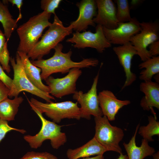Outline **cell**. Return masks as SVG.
<instances>
[{"label": "cell", "instance_id": "cell-1", "mask_svg": "<svg viewBox=\"0 0 159 159\" xmlns=\"http://www.w3.org/2000/svg\"><path fill=\"white\" fill-rule=\"evenodd\" d=\"M63 49V45L59 43L54 48L55 52L52 57L46 59H42L31 61L33 65L41 69L42 80H45L54 73L65 74L73 68H90L96 67L99 64L98 60L92 58H85L80 62H74L71 59L72 51L70 50L64 53L62 52Z\"/></svg>", "mask_w": 159, "mask_h": 159}, {"label": "cell", "instance_id": "cell-2", "mask_svg": "<svg viewBox=\"0 0 159 159\" xmlns=\"http://www.w3.org/2000/svg\"><path fill=\"white\" fill-rule=\"evenodd\" d=\"M73 28L70 25L64 26L57 15H54L53 22L48 30L27 54L32 60L40 59L48 54L65 37L72 34Z\"/></svg>", "mask_w": 159, "mask_h": 159}, {"label": "cell", "instance_id": "cell-3", "mask_svg": "<svg viewBox=\"0 0 159 159\" xmlns=\"http://www.w3.org/2000/svg\"><path fill=\"white\" fill-rule=\"evenodd\" d=\"M51 14L43 11L17 28L19 42L17 51L28 53L39 41L44 30L51 24L49 21Z\"/></svg>", "mask_w": 159, "mask_h": 159}, {"label": "cell", "instance_id": "cell-4", "mask_svg": "<svg viewBox=\"0 0 159 159\" xmlns=\"http://www.w3.org/2000/svg\"><path fill=\"white\" fill-rule=\"evenodd\" d=\"M32 109L37 115L41 121V128L39 131L34 135H25L24 140L32 148L37 149L40 147L46 140H49L52 148L58 149L64 145L67 141L66 135L61 131L62 126L46 119L42 114L32 105L29 104Z\"/></svg>", "mask_w": 159, "mask_h": 159}, {"label": "cell", "instance_id": "cell-5", "mask_svg": "<svg viewBox=\"0 0 159 159\" xmlns=\"http://www.w3.org/2000/svg\"><path fill=\"white\" fill-rule=\"evenodd\" d=\"M10 61L14 71V78L8 97H17L21 92L25 91L39 97L48 103L55 100L53 96L38 89L29 80L25 73L23 64L17 52L16 61L14 57H11Z\"/></svg>", "mask_w": 159, "mask_h": 159}, {"label": "cell", "instance_id": "cell-6", "mask_svg": "<svg viewBox=\"0 0 159 159\" xmlns=\"http://www.w3.org/2000/svg\"><path fill=\"white\" fill-rule=\"evenodd\" d=\"M26 98L29 104L32 105L42 113H44L56 123H60L64 119L79 120L81 118L80 108L77 102L67 101L45 103L33 98L30 100Z\"/></svg>", "mask_w": 159, "mask_h": 159}, {"label": "cell", "instance_id": "cell-7", "mask_svg": "<svg viewBox=\"0 0 159 159\" xmlns=\"http://www.w3.org/2000/svg\"><path fill=\"white\" fill-rule=\"evenodd\" d=\"M95 133L94 137L107 151H113L119 153H122L119 144L124 136L121 128L112 125L107 117H94Z\"/></svg>", "mask_w": 159, "mask_h": 159}, {"label": "cell", "instance_id": "cell-8", "mask_svg": "<svg viewBox=\"0 0 159 159\" xmlns=\"http://www.w3.org/2000/svg\"><path fill=\"white\" fill-rule=\"evenodd\" d=\"M141 31L133 36L130 42L135 47L137 55L144 62L151 58L148 47L154 42L159 40V24L156 21L140 23Z\"/></svg>", "mask_w": 159, "mask_h": 159}, {"label": "cell", "instance_id": "cell-9", "mask_svg": "<svg viewBox=\"0 0 159 159\" xmlns=\"http://www.w3.org/2000/svg\"><path fill=\"white\" fill-rule=\"evenodd\" d=\"M67 42L74 44L73 46L78 49L90 47L95 49L100 53H102L106 48L111 46V44L106 38L103 32V27L97 25L95 32L93 33L90 31L82 33L76 32L72 37L67 39Z\"/></svg>", "mask_w": 159, "mask_h": 159}, {"label": "cell", "instance_id": "cell-10", "mask_svg": "<svg viewBox=\"0 0 159 159\" xmlns=\"http://www.w3.org/2000/svg\"><path fill=\"white\" fill-rule=\"evenodd\" d=\"M99 76L98 72L94 79L93 82L89 90L85 93L82 91H76L73 94V99L80 105L81 117L88 120L91 115L94 117L103 115L100 107L97 94V87Z\"/></svg>", "mask_w": 159, "mask_h": 159}, {"label": "cell", "instance_id": "cell-11", "mask_svg": "<svg viewBox=\"0 0 159 159\" xmlns=\"http://www.w3.org/2000/svg\"><path fill=\"white\" fill-rule=\"evenodd\" d=\"M82 73L80 69L74 68L61 78H55L50 76L45 80L49 88V93L57 98L74 94L76 91V82Z\"/></svg>", "mask_w": 159, "mask_h": 159}, {"label": "cell", "instance_id": "cell-12", "mask_svg": "<svg viewBox=\"0 0 159 159\" xmlns=\"http://www.w3.org/2000/svg\"><path fill=\"white\" fill-rule=\"evenodd\" d=\"M140 23L133 18L130 21L118 23V26L114 29L103 27V32L111 44L122 45L130 42L131 37L141 31Z\"/></svg>", "mask_w": 159, "mask_h": 159}, {"label": "cell", "instance_id": "cell-13", "mask_svg": "<svg viewBox=\"0 0 159 159\" xmlns=\"http://www.w3.org/2000/svg\"><path fill=\"white\" fill-rule=\"evenodd\" d=\"M76 5L79 10V14L76 20L70 23L73 30L80 32L85 31L89 26L95 27L93 19L97 12L95 0H82Z\"/></svg>", "mask_w": 159, "mask_h": 159}, {"label": "cell", "instance_id": "cell-14", "mask_svg": "<svg viewBox=\"0 0 159 159\" xmlns=\"http://www.w3.org/2000/svg\"><path fill=\"white\" fill-rule=\"evenodd\" d=\"M97 11L94 18V23L109 29L118 26L116 17V7L112 0H96Z\"/></svg>", "mask_w": 159, "mask_h": 159}, {"label": "cell", "instance_id": "cell-15", "mask_svg": "<svg viewBox=\"0 0 159 159\" xmlns=\"http://www.w3.org/2000/svg\"><path fill=\"white\" fill-rule=\"evenodd\" d=\"M113 50L123 68L126 77L125 82L122 88V90L131 85L136 79V75L131 71V68L132 59L134 55H137V53L130 42L114 47Z\"/></svg>", "mask_w": 159, "mask_h": 159}, {"label": "cell", "instance_id": "cell-16", "mask_svg": "<svg viewBox=\"0 0 159 159\" xmlns=\"http://www.w3.org/2000/svg\"><path fill=\"white\" fill-rule=\"evenodd\" d=\"M100 107L103 116L109 121H114L119 110L125 106L130 103L129 100L118 99L111 91L104 90L98 95Z\"/></svg>", "mask_w": 159, "mask_h": 159}, {"label": "cell", "instance_id": "cell-17", "mask_svg": "<svg viewBox=\"0 0 159 159\" xmlns=\"http://www.w3.org/2000/svg\"><path fill=\"white\" fill-rule=\"evenodd\" d=\"M140 88L145 95L140 102V105L143 109L149 111L155 107L159 110V83L152 81L144 82L140 83Z\"/></svg>", "mask_w": 159, "mask_h": 159}, {"label": "cell", "instance_id": "cell-18", "mask_svg": "<svg viewBox=\"0 0 159 159\" xmlns=\"http://www.w3.org/2000/svg\"><path fill=\"white\" fill-rule=\"evenodd\" d=\"M139 127V123L137 125L135 132L129 143H123L128 159H143L147 156L152 155L155 153L154 148L150 146L148 142L145 139L142 140L140 146L136 145L135 138Z\"/></svg>", "mask_w": 159, "mask_h": 159}, {"label": "cell", "instance_id": "cell-19", "mask_svg": "<svg viewBox=\"0 0 159 159\" xmlns=\"http://www.w3.org/2000/svg\"><path fill=\"white\" fill-rule=\"evenodd\" d=\"M106 151V149L93 137L80 147L68 149L66 155L69 159H78L92 155H103Z\"/></svg>", "mask_w": 159, "mask_h": 159}, {"label": "cell", "instance_id": "cell-20", "mask_svg": "<svg viewBox=\"0 0 159 159\" xmlns=\"http://www.w3.org/2000/svg\"><path fill=\"white\" fill-rule=\"evenodd\" d=\"M23 64L26 74L30 82L39 90L49 93V89L42 82L40 75L41 69L33 65L26 54L17 51Z\"/></svg>", "mask_w": 159, "mask_h": 159}, {"label": "cell", "instance_id": "cell-21", "mask_svg": "<svg viewBox=\"0 0 159 159\" xmlns=\"http://www.w3.org/2000/svg\"><path fill=\"white\" fill-rule=\"evenodd\" d=\"M24 101L21 96L16 97L13 99L7 98L0 102V118L10 121L14 120L20 105Z\"/></svg>", "mask_w": 159, "mask_h": 159}, {"label": "cell", "instance_id": "cell-22", "mask_svg": "<svg viewBox=\"0 0 159 159\" xmlns=\"http://www.w3.org/2000/svg\"><path fill=\"white\" fill-rule=\"evenodd\" d=\"M0 22L2 24L4 34L7 41L12 33L17 28L16 19H14L9 12L6 4L0 1Z\"/></svg>", "mask_w": 159, "mask_h": 159}, {"label": "cell", "instance_id": "cell-23", "mask_svg": "<svg viewBox=\"0 0 159 159\" xmlns=\"http://www.w3.org/2000/svg\"><path fill=\"white\" fill-rule=\"evenodd\" d=\"M139 68H145L140 73L139 78L144 82L152 81L153 76L159 73V56L152 57L140 64Z\"/></svg>", "mask_w": 159, "mask_h": 159}, {"label": "cell", "instance_id": "cell-24", "mask_svg": "<svg viewBox=\"0 0 159 159\" xmlns=\"http://www.w3.org/2000/svg\"><path fill=\"white\" fill-rule=\"evenodd\" d=\"M149 122L146 126L139 127L138 133L143 139L149 142L154 140L152 137L154 135L159 136V122L157 120L155 116L150 115L148 117Z\"/></svg>", "mask_w": 159, "mask_h": 159}, {"label": "cell", "instance_id": "cell-25", "mask_svg": "<svg viewBox=\"0 0 159 159\" xmlns=\"http://www.w3.org/2000/svg\"><path fill=\"white\" fill-rule=\"evenodd\" d=\"M116 8V17L118 23L128 22L132 19L130 12V7L127 0H115Z\"/></svg>", "mask_w": 159, "mask_h": 159}, {"label": "cell", "instance_id": "cell-26", "mask_svg": "<svg viewBox=\"0 0 159 159\" xmlns=\"http://www.w3.org/2000/svg\"><path fill=\"white\" fill-rule=\"evenodd\" d=\"M62 1L61 0H42L40 2L41 9L47 13L55 15V10Z\"/></svg>", "mask_w": 159, "mask_h": 159}, {"label": "cell", "instance_id": "cell-27", "mask_svg": "<svg viewBox=\"0 0 159 159\" xmlns=\"http://www.w3.org/2000/svg\"><path fill=\"white\" fill-rule=\"evenodd\" d=\"M19 159H58L54 155L47 152H27Z\"/></svg>", "mask_w": 159, "mask_h": 159}, {"label": "cell", "instance_id": "cell-28", "mask_svg": "<svg viewBox=\"0 0 159 159\" xmlns=\"http://www.w3.org/2000/svg\"><path fill=\"white\" fill-rule=\"evenodd\" d=\"M7 41H6L2 51L0 53V63L3 70L7 73H9L11 69L9 63L10 57L7 48Z\"/></svg>", "mask_w": 159, "mask_h": 159}, {"label": "cell", "instance_id": "cell-29", "mask_svg": "<svg viewBox=\"0 0 159 159\" xmlns=\"http://www.w3.org/2000/svg\"><path fill=\"white\" fill-rule=\"evenodd\" d=\"M12 130L16 131L23 134L26 132V130L24 129H18L10 126L8 121L0 118V143L6 133Z\"/></svg>", "mask_w": 159, "mask_h": 159}, {"label": "cell", "instance_id": "cell-30", "mask_svg": "<svg viewBox=\"0 0 159 159\" xmlns=\"http://www.w3.org/2000/svg\"><path fill=\"white\" fill-rule=\"evenodd\" d=\"M0 80L2 81L10 90L12 84L13 79L5 73L2 67L0 65Z\"/></svg>", "mask_w": 159, "mask_h": 159}, {"label": "cell", "instance_id": "cell-31", "mask_svg": "<svg viewBox=\"0 0 159 159\" xmlns=\"http://www.w3.org/2000/svg\"><path fill=\"white\" fill-rule=\"evenodd\" d=\"M10 90L0 80V102L8 98Z\"/></svg>", "mask_w": 159, "mask_h": 159}, {"label": "cell", "instance_id": "cell-32", "mask_svg": "<svg viewBox=\"0 0 159 159\" xmlns=\"http://www.w3.org/2000/svg\"><path fill=\"white\" fill-rule=\"evenodd\" d=\"M148 47V51L151 57L158 56L159 54V40L154 42Z\"/></svg>", "mask_w": 159, "mask_h": 159}, {"label": "cell", "instance_id": "cell-33", "mask_svg": "<svg viewBox=\"0 0 159 159\" xmlns=\"http://www.w3.org/2000/svg\"><path fill=\"white\" fill-rule=\"evenodd\" d=\"M8 2L11 3L13 6L14 5L16 6L19 11V15L16 19L17 22L18 21L22 18V15L21 13V8L23 4V1L22 0H8Z\"/></svg>", "mask_w": 159, "mask_h": 159}, {"label": "cell", "instance_id": "cell-34", "mask_svg": "<svg viewBox=\"0 0 159 159\" xmlns=\"http://www.w3.org/2000/svg\"><path fill=\"white\" fill-rule=\"evenodd\" d=\"M6 41L4 34L0 29V53L2 51Z\"/></svg>", "mask_w": 159, "mask_h": 159}, {"label": "cell", "instance_id": "cell-35", "mask_svg": "<svg viewBox=\"0 0 159 159\" xmlns=\"http://www.w3.org/2000/svg\"><path fill=\"white\" fill-rule=\"evenodd\" d=\"M81 159H104V156L103 155H99L94 157H86Z\"/></svg>", "mask_w": 159, "mask_h": 159}, {"label": "cell", "instance_id": "cell-36", "mask_svg": "<svg viewBox=\"0 0 159 159\" xmlns=\"http://www.w3.org/2000/svg\"><path fill=\"white\" fill-rule=\"evenodd\" d=\"M120 154V155L117 159H128L127 155H124L122 153Z\"/></svg>", "mask_w": 159, "mask_h": 159}, {"label": "cell", "instance_id": "cell-37", "mask_svg": "<svg viewBox=\"0 0 159 159\" xmlns=\"http://www.w3.org/2000/svg\"><path fill=\"white\" fill-rule=\"evenodd\" d=\"M152 155L154 159H159V151L156 153H155Z\"/></svg>", "mask_w": 159, "mask_h": 159}, {"label": "cell", "instance_id": "cell-38", "mask_svg": "<svg viewBox=\"0 0 159 159\" xmlns=\"http://www.w3.org/2000/svg\"><path fill=\"white\" fill-rule=\"evenodd\" d=\"M159 73H157L154 75V78L156 81V82L159 83Z\"/></svg>", "mask_w": 159, "mask_h": 159}]
</instances>
